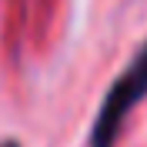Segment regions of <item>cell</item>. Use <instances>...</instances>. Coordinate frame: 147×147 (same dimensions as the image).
I'll return each instance as SVG.
<instances>
[{
  "instance_id": "obj_1",
  "label": "cell",
  "mask_w": 147,
  "mask_h": 147,
  "mask_svg": "<svg viewBox=\"0 0 147 147\" xmlns=\"http://www.w3.org/2000/svg\"><path fill=\"white\" fill-rule=\"evenodd\" d=\"M144 97H147V40L134 54V60L120 70V77L110 84V90L104 94L100 110H97L94 127H90V147H114L117 144L127 114Z\"/></svg>"
},
{
  "instance_id": "obj_2",
  "label": "cell",
  "mask_w": 147,
  "mask_h": 147,
  "mask_svg": "<svg viewBox=\"0 0 147 147\" xmlns=\"http://www.w3.org/2000/svg\"><path fill=\"white\" fill-rule=\"evenodd\" d=\"M0 147H20V144H17V140H3Z\"/></svg>"
}]
</instances>
